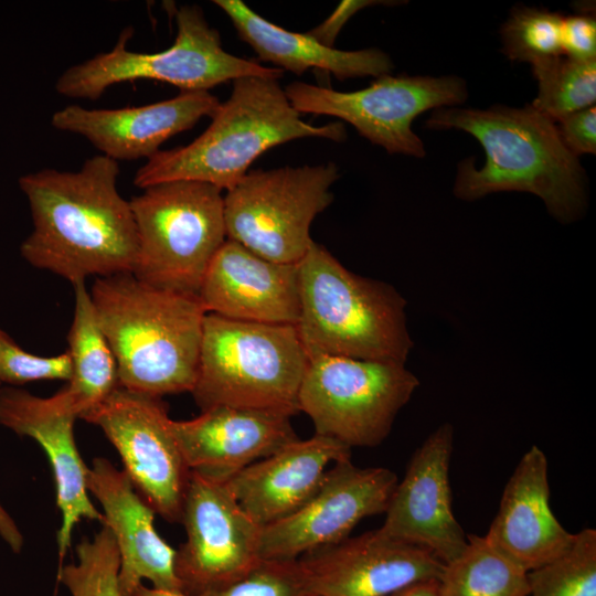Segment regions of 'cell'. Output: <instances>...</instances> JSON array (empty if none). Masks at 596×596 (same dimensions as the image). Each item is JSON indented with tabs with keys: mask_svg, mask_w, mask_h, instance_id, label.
<instances>
[{
	"mask_svg": "<svg viewBox=\"0 0 596 596\" xmlns=\"http://www.w3.org/2000/svg\"><path fill=\"white\" fill-rule=\"evenodd\" d=\"M118 162L103 155L77 171L42 169L23 174L33 231L20 246L32 266L73 284L88 276L132 273L137 230L129 201L117 190Z\"/></svg>",
	"mask_w": 596,
	"mask_h": 596,
	"instance_id": "obj_1",
	"label": "cell"
},
{
	"mask_svg": "<svg viewBox=\"0 0 596 596\" xmlns=\"http://www.w3.org/2000/svg\"><path fill=\"white\" fill-rule=\"evenodd\" d=\"M427 129L464 130L482 146L486 162L458 163L454 194L464 201L497 192L539 196L563 224L582 219L588 205L587 175L579 159L564 146L553 120L532 105H493L487 109L440 107L425 123Z\"/></svg>",
	"mask_w": 596,
	"mask_h": 596,
	"instance_id": "obj_2",
	"label": "cell"
},
{
	"mask_svg": "<svg viewBox=\"0 0 596 596\" xmlns=\"http://www.w3.org/2000/svg\"><path fill=\"white\" fill-rule=\"evenodd\" d=\"M89 295L118 385L158 397L191 393L206 315L198 296L148 285L131 273L96 278Z\"/></svg>",
	"mask_w": 596,
	"mask_h": 596,
	"instance_id": "obj_3",
	"label": "cell"
},
{
	"mask_svg": "<svg viewBox=\"0 0 596 596\" xmlns=\"http://www.w3.org/2000/svg\"><path fill=\"white\" fill-rule=\"evenodd\" d=\"M209 127L192 142L160 150L140 167L134 184L140 189L174 180H192L230 190L265 151L309 137L342 141L345 129L334 121L313 126L291 106L278 79L247 76L233 81Z\"/></svg>",
	"mask_w": 596,
	"mask_h": 596,
	"instance_id": "obj_4",
	"label": "cell"
},
{
	"mask_svg": "<svg viewBox=\"0 0 596 596\" xmlns=\"http://www.w3.org/2000/svg\"><path fill=\"white\" fill-rule=\"evenodd\" d=\"M297 266L300 311L295 327L308 355L405 364L414 343L406 300L392 285L350 272L313 241Z\"/></svg>",
	"mask_w": 596,
	"mask_h": 596,
	"instance_id": "obj_5",
	"label": "cell"
},
{
	"mask_svg": "<svg viewBox=\"0 0 596 596\" xmlns=\"http://www.w3.org/2000/svg\"><path fill=\"white\" fill-rule=\"evenodd\" d=\"M308 364L294 324L227 319L206 313L195 384L201 411L217 406L299 413Z\"/></svg>",
	"mask_w": 596,
	"mask_h": 596,
	"instance_id": "obj_6",
	"label": "cell"
},
{
	"mask_svg": "<svg viewBox=\"0 0 596 596\" xmlns=\"http://www.w3.org/2000/svg\"><path fill=\"white\" fill-rule=\"evenodd\" d=\"M219 188L192 180L150 185L129 203L138 249L132 275L162 289L198 296L205 272L226 241Z\"/></svg>",
	"mask_w": 596,
	"mask_h": 596,
	"instance_id": "obj_7",
	"label": "cell"
},
{
	"mask_svg": "<svg viewBox=\"0 0 596 596\" xmlns=\"http://www.w3.org/2000/svg\"><path fill=\"white\" fill-rule=\"evenodd\" d=\"M174 43L160 52L127 49L132 29L124 30L115 46L63 72L55 83L57 94L70 98L97 99L111 85L126 81L155 79L181 92L209 91L241 77L279 79L284 71L226 52L220 33L210 26L202 9L185 4L175 12Z\"/></svg>",
	"mask_w": 596,
	"mask_h": 596,
	"instance_id": "obj_8",
	"label": "cell"
},
{
	"mask_svg": "<svg viewBox=\"0 0 596 596\" xmlns=\"http://www.w3.org/2000/svg\"><path fill=\"white\" fill-rule=\"evenodd\" d=\"M405 364L328 354L308 355L298 394L316 435L348 447H374L390 434L418 387Z\"/></svg>",
	"mask_w": 596,
	"mask_h": 596,
	"instance_id": "obj_9",
	"label": "cell"
},
{
	"mask_svg": "<svg viewBox=\"0 0 596 596\" xmlns=\"http://www.w3.org/2000/svg\"><path fill=\"white\" fill-rule=\"evenodd\" d=\"M338 178L333 162L247 172L223 198L227 240L272 262L298 264Z\"/></svg>",
	"mask_w": 596,
	"mask_h": 596,
	"instance_id": "obj_10",
	"label": "cell"
},
{
	"mask_svg": "<svg viewBox=\"0 0 596 596\" xmlns=\"http://www.w3.org/2000/svg\"><path fill=\"white\" fill-rule=\"evenodd\" d=\"M284 91L299 114L342 119L389 153L415 158L425 157L426 150L412 129L413 120L430 109L458 107L468 98L466 81L455 75L386 74L354 92L292 82Z\"/></svg>",
	"mask_w": 596,
	"mask_h": 596,
	"instance_id": "obj_11",
	"label": "cell"
},
{
	"mask_svg": "<svg viewBox=\"0 0 596 596\" xmlns=\"http://www.w3.org/2000/svg\"><path fill=\"white\" fill-rule=\"evenodd\" d=\"M79 418L98 426L121 457L136 491L169 522L181 521L190 477L161 397L118 385Z\"/></svg>",
	"mask_w": 596,
	"mask_h": 596,
	"instance_id": "obj_12",
	"label": "cell"
},
{
	"mask_svg": "<svg viewBox=\"0 0 596 596\" xmlns=\"http://www.w3.org/2000/svg\"><path fill=\"white\" fill-rule=\"evenodd\" d=\"M181 522L187 540L175 550L174 572L187 596L223 587L260 560L262 528L243 511L224 482L190 471Z\"/></svg>",
	"mask_w": 596,
	"mask_h": 596,
	"instance_id": "obj_13",
	"label": "cell"
},
{
	"mask_svg": "<svg viewBox=\"0 0 596 596\" xmlns=\"http://www.w3.org/2000/svg\"><path fill=\"white\" fill-rule=\"evenodd\" d=\"M396 485V475L387 468H360L351 459L333 464L309 502L262 528L259 557L297 560L348 539L361 520L386 511Z\"/></svg>",
	"mask_w": 596,
	"mask_h": 596,
	"instance_id": "obj_14",
	"label": "cell"
},
{
	"mask_svg": "<svg viewBox=\"0 0 596 596\" xmlns=\"http://www.w3.org/2000/svg\"><path fill=\"white\" fill-rule=\"evenodd\" d=\"M297 560L311 596H391L413 584L439 579L445 567L428 549L379 529Z\"/></svg>",
	"mask_w": 596,
	"mask_h": 596,
	"instance_id": "obj_15",
	"label": "cell"
},
{
	"mask_svg": "<svg viewBox=\"0 0 596 596\" xmlns=\"http://www.w3.org/2000/svg\"><path fill=\"white\" fill-rule=\"evenodd\" d=\"M453 437V426L445 423L417 448L379 529L387 536L428 549L444 564L467 546V536L451 508L448 475Z\"/></svg>",
	"mask_w": 596,
	"mask_h": 596,
	"instance_id": "obj_16",
	"label": "cell"
},
{
	"mask_svg": "<svg viewBox=\"0 0 596 596\" xmlns=\"http://www.w3.org/2000/svg\"><path fill=\"white\" fill-rule=\"evenodd\" d=\"M76 418L61 392L51 397H39L22 389L0 387V425L33 438L49 457L56 504L62 514L56 538L61 561L71 546L72 531L82 519L104 522L103 513L88 496V467L74 438Z\"/></svg>",
	"mask_w": 596,
	"mask_h": 596,
	"instance_id": "obj_17",
	"label": "cell"
},
{
	"mask_svg": "<svg viewBox=\"0 0 596 596\" xmlns=\"http://www.w3.org/2000/svg\"><path fill=\"white\" fill-rule=\"evenodd\" d=\"M220 104L209 91H190L135 107L87 109L68 105L52 115L51 125L86 138L103 156L117 162L148 160L169 138L191 129L203 117H212Z\"/></svg>",
	"mask_w": 596,
	"mask_h": 596,
	"instance_id": "obj_18",
	"label": "cell"
},
{
	"mask_svg": "<svg viewBox=\"0 0 596 596\" xmlns=\"http://www.w3.org/2000/svg\"><path fill=\"white\" fill-rule=\"evenodd\" d=\"M285 413L217 406L188 421H170L190 471L226 482L245 467L298 439Z\"/></svg>",
	"mask_w": 596,
	"mask_h": 596,
	"instance_id": "obj_19",
	"label": "cell"
},
{
	"mask_svg": "<svg viewBox=\"0 0 596 596\" xmlns=\"http://www.w3.org/2000/svg\"><path fill=\"white\" fill-rule=\"evenodd\" d=\"M198 298L206 313L296 326L300 311L298 266L272 262L226 240L205 272Z\"/></svg>",
	"mask_w": 596,
	"mask_h": 596,
	"instance_id": "obj_20",
	"label": "cell"
},
{
	"mask_svg": "<svg viewBox=\"0 0 596 596\" xmlns=\"http://www.w3.org/2000/svg\"><path fill=\"white\" fill-rule=\"evenodd\" d=\"M87 489L100 502L102 524L110 529L117 544L120 596H130L142 579L151 582L153 588L181 593L174 572L175 550L158 534L155 511L126 472L106 458H95L88 468Z\"/></svg>",
	"mask_w": 596,
	"mask_h": 596,
	"instance_id": "obj_21",
	"label": "cell"
},
{
	"mask_svg": "<svg viewBox=\"0 0 596 596\" xmlns=\"http://www.w3.org/2000/svg\"><path fill=\"white\" fill-rule=\"evenodd\" d=\"M351 459V448L320 435L296 439L234 475L225 483L260 528L302 508L321 488L330 464Z\"/></svg>",
	"mask_w": 596,
	"mask_h": 596,
	"instance_id": "obj_22",
	"label": "cell"
},
{
	"mask_svg": "<svg viewBox=\"0 0 596 596\" xmlns=\"http://www.w3.org/2000/svg\"><path fill=\"white\" fill-rule=\"evenodd\" d=\"M488 542L525 572L565 554L575 534L566 531L550 507L547 459L532 446L505 485Z\"/></svg>",
	"mask_w": 596,
	"mask_h": 596,
	"instance_id": "obj_23",
	"label": "cell"
},
{
	"mask_svg": "<svg viewBox=\"0 0 596 596\" xmlns=\"http://www.w3.org/2000/svg\"><path fill=\"white\" fill-rule=\"evenodd\" d=\"M232 21L238 36L265 62L302 75L317 68L338 79L390 74L394 64L379 49L342 51L326 46L306 33L288 31L260 17L241 0L213 1Z\"/></svg>",
	"mask_w": 596,
	"mask_h": 596,
	"instance_id": "obj_24",
	"label": "cell"
},
{
	"mask_svg": "<svg viewBox=\"0 0 596 596\" xmlns=\"http://www.w3.org/2000/svg\"><path fill=\"white\" fill-rule=\"evenodd\" d=\"M73 287L75 307L67 336L72 375L67 386L60 392L79 418L118 386V375L85 281L75 283Z\"/></svg>",
	"mask_w": 596,
	"mask_h": 596,
	"instance_id": "obj_25",
	"label": "cell"
},
{
	"mask_svg": "<svg viewBox=\"0 0 596 596\" xmlns=\"http://www.w3.org/2000/svg\"><path fill=\"white\" fill-rule=\"evenodd\" d=\"M440 596H529L528 572L493 547L469 535L464 552L445 564Z\"/></svg>",
	"mask_w": 596,
	"mask_h": 596,
	"instance_id": "obj_26",
	"label": "cell"
},
{
	"mask_svg": "<svg viewBox=\"0 0 596 596\" xmlns=\"http://www.w3.org/2000/svg\"><path fill=\"white\" fill-rule=\"evenodd\" d=\"M531 65L538 81V94L531 105L554 123L594 106L596 60L582 61L560 55Z\"/></svg>",
	"mask_w": 596,
	"mask_h": 596,
	"instance_id": "obj_27",
	"label": "cell"
},
{
	"mask_svg": "<svg viewBox=\"0 0 596 596\" xmlns=\"http://www.w3.org/2000/svg\"><path fill=\"white\" fill-rule=\"evenodd\" d=\"M530 596H596V531L575 534L558 558L528 572Z\"/></svg>",
	"mask_w": 596,
	"mask_h": 596,
	"instance_id": "obj_28",
	"label": "cell"
},
{
	"mask_svg": "<svg viewBox=\"0 0 596 596\" xmlns=\"http://www.w3.org/2000/svg\"><path fill=\"white\" fill-rule=\"evenodd\" d=\"M77 563L60 566L58 581L72 596H120V556L115 538L106 524L76 547Z\"/></svg>",
	"mask_w": 596,
	"mask_h": 596,
	"instance_id": "obj_29",
	"label": "cell"
},
{
	"mask_svg": "<svg viewBox=\"0 0 596 596\" xmlns=\"http://www.w3.org/2000/svg\"><path fill=\"white\" fill-rule=\"evenodd\" d=\"M563 18L546 9L515 6L500 30L502 52L511 61L531 64L564 55Z\"/></svg>",
	"mask_w": 596,
	"mask_h": 596,
	"instance_id": "obj_30",
	"label": "cell"
},
{
	"mask_svg": "<svg viewBox=\"0 0 596 596\" xmlns=\"http://www.w3.org/2000/svg\"><path fill=\"white\" fill-rule=\"evenodd\" d=\"M198 596H311L298 560H265L241 578Z\"/></svg>",
	"mask_w": 596,
	"mask_h": 596,
	"instance_id": "obj_31",
	"label": "cell"
},
{
	"mask_svg": "<svg viewBox=\"0 0 596 596\" xmlns=\"http://www.w3.org/2000/svg\"><path fill=\"white\" fill-rule=\"evenodd\" d=\"M72 375L67 350L54 356H40L19 347L0 328V383L22 385L32 381L64 380Z\"/></svg>",
	"mask_w": 596,
	"mask_h": 596,
	"instance_id": "obj_32",
	"label": "cell"
},
{
	"mask_svg": "<svg viewBox=\"0 0 596 596\" xmlns=\"http://www.w3.org/2000/svg\"><path fill=\"white\" fill-rule=\"evenodd\" d=\"M562 50L565 56L589 61L596 60L595 12L564 15L562 23Z\"/></svg>",
	"mask_w": 596,
	"mask_h": 596,
	"instance_id": "obj_33",
	"label": "cell"
},
{
	"mask_svg": "<svg viewBox=\"0 0 596 596\" xmlns=\"http://www.w3.org/2000/svg\"><path fill=\"white\" fill-rule=\"evenodd\" d=\"M555 125L564 146L575 157L596 153L595 105L566 115Z\"/></svg>",
	"mask_w": 596,
	"mask_h": 596,
	"instance_id": "obj_34",
	"label": "cell"
},
{
	"mask_svg": "<svg viewBox=\"0 0 596 596\" xmlns=\"http://www.w3.org/2000/svg\"><path fill=\"white\" fill-rule=\"evenodd\" d=\"M381 3L380 1H341L331 15L307 33L319 43L333 47L334 40L347 21L364 7Z\"/></svg>",
	"mask_w": 596,
	"mask_h": 596,
	"instance_id": "obj_35",
	"label": "cell"
},
{
	"mask_svg": "<svg viewBox=\"0 0 596 596\" xmlns=\"http://www.w3.org/2000/svg\"><path fill=\"white\" fill-rule=\"evenodd\" d=\"M0 536L10 546V549L20 553L24 540L14 520L9 515L6 509L0 503Z\"/></svg>",
	"mask_w": 596,
	"mask_h": 596,
	"instance_id": "obj_36",
	"label": "cell"
},
{
	"mask_svg": "<svg viewBox=\"0 0 596 596\" xmlns=\"http://www.w3.org/2000/svg\"><path fill=\"white\" fill-rule=\"evenodd\" d=\"M391 596H440L438 579L425 581L407 586Z\"/></svg>",
	"mask_w": 596,
	"mask_h": 596,
	"instance_id": "obj_37",
	"label": "cell"
},
{
	"mask_svg": "<svg viewBox=\"0 0 596 596\" xmlns=\"http://www.w3.org/2000/svg\"><path fill=\"white\" fill-rule=\"evenodd\" d=\"M130 596H187V595L182 593L160 590L153 587L150 588V587L145 586L143 584H140Z\"/></svg>",
	"mask_w": 596,
	"mask_h": 596,
	"instance_id": "obj_38",
	"label": "cell"
},
{
	"mask_svg": "<svg viewBox=\"0 0 596 596\" xmlns=\"http://www.w3.org/2000/svg\"><path fill=\"white\" fill-rule=\"evenodd\" d=\"M0 385H1V383H0Z\"/></svg>",
	"mask_w": 596,
	"mask_h": 596,
	"instance_id": "obj_39",
	"label": "cell"
}]
</instances>
